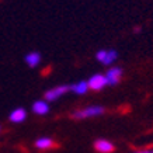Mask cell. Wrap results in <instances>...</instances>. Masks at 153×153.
Here are the masks:
<instances>
[{
  "instance_id": "cell-1",
  "label": "cell",
  "mask_w": 153,
  "mask_h": 153,
  "mask_svg": "<svg viewBox=\"0 0 153 153\" xmlns=\"http://www.w3.org/2000/svg\"><path fill=\"white\" fill-rule=\"evenodd\" d=\"M104 107L102 105H88L80 110L72 112V118L74 120H86V118H93V117H98L104 114Z\"/></svg>"
},
{
  "instance_id": "cell-4",
  "label": "cell",
  "mask_w": 153,
  "mask_h": 153,
  "mask_svg": "<svg viewBox=\"0 0 153 153\" xmlns=\"http://www.w3.org/2000/svg\"><path fill=\"white\" fill-rule=\"evenodd\" d=\"M88 84V90H93V91H100L104 87L108 86V80H107L105 74L102 73H96L93 76H90V79L87 80Z\"/></svg>"
},
{
  "instance_id": "cell-14",
  "label": "cell",
  "mask_w": 153,
  "mask_h": 153,
  "mask_svg": "<svg viewBox=\"0 0 153 153\" xmlns=\"http://www.w3.org/2000/svg\"><path fill=\"white\" fill-rule=\"evenodd\" d=\"M0 131H1V126H0Z\"/></svg>"
},
{
  "instance_id": "cell-3",
  "label": "cell",
  "mask_w": 153,
  "mask_h": 153,
  "mask_svg": "<svg viewBox=\"0 0 153 153\" xmlns=\"http://www.w3.org/2000/svg\"><path fill=\"white\" fill-rule=\"evenodd\" d=\"M96 59L104 66H110L118 59V52L115 49H100L96 53Z\"/></svg>"
},
{
  "instance_id": "cell-12",
  "label": "cell",
  "mask_w": 153,
  "mask_h": 153,
  "mask_svg": "<svg viewBox=\"0 0 153 153\" xmlns=\"http://www.w3.org/2000/svg\"><path fill=\"white\" fill-rule=\"evenodd\" d=\"M135 153H150V150H148V149H142V150H136Z\"/></svg>"
},
{
  "instance_id": "cell-5",
  "label": "cell",
  "mask_w": 153,
  "mask_h": 153,
  "mask_svg": "<svg viewBox=\"0 0 153 153\" xmlns=\"http://www.w3.org/2000/svg\"><path fill=\"white\" fill-rule=\"evenodd\" d=\"M105 77L108 80L110 86H115V84L120 83L121 77H122V69H121L120 66H112V68H110V69L107 70Z\"/></svg>"
},
{
  "instance_id": "cell-9",
  "label": "cell",
  "mask_w": 153,
  "mask_h": 153,
  "mask_svg": "<svg viewBox=\"0 0 153 153\" xmlns=\"http://www.w3.org/2000/svg\"><path fill=\"white\" fill-rule=\"evenodd\" d=\"M94 149L98 153H111L114 150V145L108 139H97L94 142Z\"/></svg>"
},
{
  "instance_id": "cell-7",
  "label": "cell",
  "mask_w": 153,
  "mask_h": 153,
  "mask_svg": "<svg viewBox=\"0 0 153 153\" xmlns=\"http://www.w3.org/2000/svg\"><path fill=\"white\" fill-rule=\"evenodd\" d=\"M9 120H10V122H13V124H21V122H24V121L27 120V110L23 108V107L14 108V110L10 111Z\"/></svg>"
},
{
  "instance_id": "cell-8",
  "label": "cell",
  "mask_w": 153,
  "mask_h": 153,
  "mask_svg": "<svg viewBox=\"0 0 153 153\" xmlns=\"http://www.w3.org/2000/svg\"><path fill=\"white\" fill-rule=\"evenodd\" d=\"M31 110L35 115H47L49 110H51V107H49V102L47 100H37V101L33 102V107H31Z\"/></svg>"
},
{
  "instance_id": "cell-6",
  "label": "cell",
  "mask_w": 153,
  "mask_h": 153,
  "mask_svg": "<svg viewBox=\"0 0 153 153\" xmlns=\"http://www.w3.org/2000/svg\"><path fill=\"white\" fill-rule=\"evenodd\" d=\"M24 62H25V65H27L28 68H31V69L38 68L42 62V55L38 51H31V52H28V53H25Z\"/></svg>"
},
{
  "instance_id": "cell-13",
  "label": "cell",
  "mask_w": 153,
  "mask_h": 153,
  "mask_svg": "<svg viewBox=\"0 0 153 153\" xmlns=\"http://www.w3.org/2000/svg\"><path fill=\"white\" fill-rule=\"evenodd\" d=\"M150 153H153V149H152V150H150Z\"/></svg>"
},
{
  "instance_id": "cell-11",
  "label": "cell",
  "mask_w": 153,
  "mask_h": 153,
  "mask_svg": "<svg viewBox=\"0 0 153 153\" xmlns=\"http://www.w3.org/2000/svg\"><path fill=\"white\" fill-rule=\"evenodd\" d=\"M70 91L77 96H83L88 91V84L86 80H80V82H76V83L70 84Z\"/></svg>"
},
{
  "instance_id": "cell-10",
  "label": "cell",
  "mask_w": 153,
  "mask_h": 153,
  "mask_svg": "<svg viewBox=\"0 0 153 153\" xmlns=\"http://www.w3.org/2000/svg\"><path fill=\"white\" fill-rule=\"evenodd\" d=\"M35 148L39 150H49V149L55 148V142L48 136H42V138H38L35 140Z\"/></svg>"
},
{
  "instance_id": "cell-2",
  "label": "cell",
  "mask_w": 153,
  "mask_h": 153,
  "mask_svg": "<svg viewBox=\"0 0 153 153\" xmlns=\"http://www.w3.org/2000/svg\"><path fill=\"white\" fill-rule=\"evenodd\" d=\"M68 91H70L69 84H59V86H55V87L47 90L45 94H44V100H47L48 102L56 101V100H59L60 97H63Z\"/></svg>"
}]
</instances>
